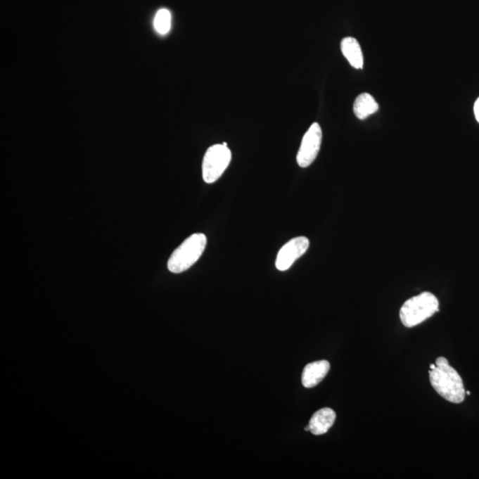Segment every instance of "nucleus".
<instances>
[{
	"mask_svg": "<svg viewBox=\"0 0 479 479\" xmlns=\"http://www.w3.org/2000/svg\"><path fill=\"white\" fill-rule=\"evenodd\" d=\"M341 50L350 64L355 69H362L363 53L361 46L355 37H345L341 42Z\"/></svg>",
	"mask_w": 479,
	"mask_h": 479,
	"instance_id": "obj_9",
	"label": "nucleus"
},
{
	"mask_svg": "<svg viewBox=\"0 0 479 479\" xmlns=\"http://www.w3.org/2000/svg\"><path fill=\"white\" fill-rule=\"evenodd\" d=\"M336 417L335 411L328 407L318 410L312 416L310 423L308 424L310 426L311 433L316 436L327 433L334 424Z\"/></svg>",
	"mask_w": 479,
	"mask_h": 479,
	"instance_id": "obj_8",
	"label": "nucleus"
},
{
	"mask_svg": "<svg viewBox=\"0 0 479 479\" xmlns=\"http://www.w3.org/2000/svg\"><path fill=\"white\" fill-rule=\"evenodd\" d=\"M322 131L318 123L312 124L302 139L297 155L298 164L307 168L314 162L321 149Z\"/></svg>",
	"mask_w": 479,
	"mask_h": 479,
	"instance_id": "obj_5",
	"label": "nucleus"
},
{
	"mask_svg": "<svg viewBox=\"0 0 479 479\" xmlns=\"http://www.w3.org/2000/svg\"><path fill=\"white\" fill-rule=\"evenodd\" d=\"M310 242L307 237L293 238L279 250L275 266L279 271H287L292 264L307 253Z\"/></svg>",
	"mask_w": 479,
	"mask_h": 479,
	"instance_id": "obj_6",
	"label": "nucleus"
},
{
	"mask_svg": "<svg viewBox=\"0 0 479 479\" xmlns=\"http://www.w3.org/2000/svg\"><path fill=\"white\" fill-rule=\"evenodd\" d=\"M207 245L205 234L198 233L189 236L173 251L168 261V269L173 274H181L193 267L205 253Z\"/></svg>",
	"mask_w": 479,
	"mask_h": 479,
	"instance_id": "obj_3",
	"label": "nucleus"
},
{
	"mask_svg": "<svg viewBox=\"0 0 479 479\" xmlns=\"http://www.w3.org/2000/svg\"><path fill=\"white\" fill-rule=\"evenodd\" d=\"M154 26L156 32L161 35H165L170 32L172 26V15L169 10L162 8L156 13Z\"/></svg>",
	"mask_w": 479,
	"mask_h": 479,
	"instance_id": "obj_11",
	"label": "nucleus"
},
{
	"mask_svg": "<svg viewBox=\"0 0 479 479\" xmlns=\"http://www.w3.org/2000/svg\"><path fill=\"white\" fill-rule=\"evenodd\" d=\"M467 395H471V392H466Z\"/></svg>",
	"mask_w": 479,
	"mask_h": 479,
	"instance_id": "obj_15",
	"label": "nucleus"
},
{
	"mask_svg": "<svg viewBox=\"0 0 479 479\" xmlns=\"http://www.w3.org/2000/svg\"><path fill=\"white\" fill-rule=\"evenodd\" d=\"M436 369L429 370L431 385L447 402L460 404L464 402L466 390L463 379L446 358L438 357Z\"/></svg>",
	"mask_w": 479,
	"mask_h": 479,
	"instance_id": "obj_1",
	"label": "nucleus"
},
{
	"mask_svg": "<svg viewBox=\"0 0 479 479\" xmlns=\"http://www.w3.org/2000/svg\"><path fill=\"white\" fill-rule=\"evenodd\" d=\"M232 159L227 146L216 144L206 151L203 161V179L207 184H212L222 176Z\"/></svg>",
	"mask_w": 479,
	"mask_h": 479,
	"instance_id": "obj_4",
	"label": "nucleus"
},
{
	"mask_svg": "<svg viewBox=\"0 0 479 479\" xmlns=\"http://www.w3.org/2000/svg\"><path fill=\"white\" fill-rule=\"evenodd\" d=\"M331 364L328 361L309 363L302 373V383L305 388H314L328 375Z\"/></svg>",
	"mask_w": 479,
	"mask_h": 479,
	"instance_id": "obj_7",
	"label": "nucleus"
},
{
	"mask_svg": "<svg viewBox=\"0 0 479 479\" xmlns=\"http://www.w3.org/2000/svg\"><path fill=\"white\" fill-rule=\"evenodd\" d=\"M474 114L475 119H477L479 123V98H478L477 101H475L474 105Z\"/></svg>",
	"mask_w": 479,
	"mask_h": 479,
	"instance_id": "obj_12",
	"label": "nucleus"
},
{
	"mask_svg": "<svg viewBox=\"0 0 479 479\" xmlns=\"http://www.w3.org/2000/svg\"><path fill=\"white\" fill-rule=\"evenodd\" d=\"M378 108V104L372 95L366 93L359 94L353 104V112L361 120H364L369 115L376 113Z\"/></svg>",
	"mask_w": 479,
	"mask_h": 479,
	"instance_id": "obj_10",
	"label": "nucleus"
},
{
	"mask_svg": "<svg viewBox=\"0 0 479 479\" xmlns=\"http://www.w3.org/2000/svg\"><path fill=\"white\" fill-rule=\"evenodd\" d=\"M440 309V302L430 292H423L407 300L400 311V318L407 328L423 324L436 314Z\"/></svg>",
	"mask_w": 479,
	"mask_h": 479,
	"instance_id": "obj_2",
	"label": "nucleus"
},
{
	"mask_svg": "<svg viewBox=\"0 0 479 479\" xmlns=\"http://www.w3.org/2000/svg\"><path fill=\"white\" fill-rule=\"evenodd\" d=\"M305 430L307 431L310 430V426H307V427H305Z\"/></svg>",
	"mask_w": 479,
	"mask_h": 479,
	"instance_id": "obj_14",
	"label": "nucleus"
},
{
	"mask_svg": "<svg viewBox=\"0 0 479 479\" xmlns=\"http://www.w3.org/2000/svg\"><path fill=\"white\" fill-rule=\"evenodd\" d=\"M434 369H436V364H430V369L433 370Z\"/></svg>",
	"mask_w": 479,
	"mask_h": 479,
	"instance_id": "obj_13",
	"label": "nucleus"
}]
</instances>
